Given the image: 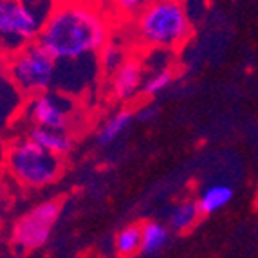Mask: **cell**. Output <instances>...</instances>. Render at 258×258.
Instances as JSON below:
<instances>
[{
	"label": "cell",
	"mask_w": 258,
	"mask_h": 258,
	"mask_svg": "<svg viewBox=\"0 0 258 258\" xmlns=\"http://www.w3.org/2000/svg\"><path fill=\"white\" fill-rule=\"evenodd\" d=\"M38 42L58 61L83 60L98 56L110 42V26L92 6L67 0L52 9L40 31Z\"/></svg>",
	"instance_id": "obj_1"
},
{
	"label": "cell",
	"mask_w": 258,
	"mask_h": 258,
	"mask_svg": "<svg viewBox=\"0 0 258 258\" xmlns=\"http://www.w3.org/2000/svg\"><path fill=\"white\" fill-rule=\"evenodd\" d=\"M132 33L143 47L172 51L191 35V20L181 0H155L134 18Z\"/></svg>",
	"instance_id": "obj_2"
},
{
	"label": "cell",
	"mask_w": 258,
	"mask_h": 258,
	"mask_svg": "<svg viewBox=\"0 0 258 258\" xmlns=\"http://www.w3.org/2000/svg\"><path fill=\"white\" fill-rule=\"evenodd\" d=\"M63 157L43 150L27 136L8 141L4 170L22 188L40 189L52 184L63 173Z\"/></svg>",
	"instance_id": "obj_3"
},
{
	"label": "cell",
	"mask_w": 258,
	"mask_h": 258,
	"mask_svg": "<svg viewBox=\"0 0 258 258\" xmlns=\"http://www.w3.org/2000/svg\"><path fill=\"white\" fill-rule=\"evenodd\" d=\"M6 76L26 98H33L54 87L58 60L36 40L8 54Z\"/></svg>",
	"instance_id": "obj_4"
},
{
	"label": "cell",
	"mask_w": 258,
	"mask_h": 258,
	"mask_svg": "<svg viewBox=\"0 0 258 258\" xmlns=\"http://www.w3.org/2000/svg\"><path fill=\"white\" fill-rule=\"evenodd\" d=\"M45 18L27 0H0V49L8 54L38 40Z\"/></svg>",
	"instance_id": "obj_5"
},
{
	"label": "cell",
	"mask_w": 258,
	"mask_h": 258,
	"mask_svg": "<svg viewBox=\"0 0 258 258\" xmlns=\"http://www.w3.org/2000/svg\"><path fill=\"white\" fill-rule=\"evenodd\" d=\"M61 213V203L51 199L38 206L31 208L27 213L15 222L11 231V242L22 251H35L47 244L54 224Z\"/></svg>",
	"instance_id": "obj_6"
},
{
	"label": "cell",
	"mask_w": 258,
	"mask_h": 258,
	"mask_svg": "<svg viewBox=\"0 0 258 258\" xmlns=\"http://www.w3.org/2000/svg\"><path fill=\"white\" fill-rule=\"evenodd\" d=\"M22 116L29 121V126L69 130L76 119V105L69 96L61 92H42L27 98Z\"/></svg>",
	"instance_id": "obj_7"
},
{
	"label": "cell",
	"mask_w": 258,
	"mask_h": 258,
	"mask_svg": "<svg viewBox=\"0 0 258 258\" xmlns=\"http://www.w3.org/2000/svg\"><path fill=\"white\" fill-rule=\"evenodd\" d=\"M145 69L143 61L134 56H126V60L110 74V94L119 103H128L143 91L145 83Z\"/></svg>",
	"instance_id": "obj_8"
},
{
	"label": "cell",
	"mask_w": 258,
	"mask_h": 258,
	"mask_svg": "<svg viewBox=\"0 0 258 258\" xmlns=\"http://www.w3.org/2000/svg\"><path fill=\"white\" fill-rule=\"evenodd\" d=\"M29 139L40 145L43 150L51 152L58 157H67L74 148V138L69 130H54V128H42V126H29L26 134Z\"/></svg>",
	"instance_id": "obj_9"
},
{
	"label": "cell",
	"mask_w": 258,
	"mask_h": 258,
	"mask_svg": "<svg viewBox=\"0 0 258 258\" xmlns=\"http://www.w3.org/2000/svg\"><path fill=\"white\" fill-rule=\"evenodd\" d=\"M233 199V188L226 182H217L211 184L204 189L203 194L199 195L197 206L203 215H211L215 211L226 208Z\"/></svg>",
	"instance_id": "obj_10"
},
{
	"label": "cell",
	"mask_w": 258,
	"mask_h": 258,
	"mask_svg": "<svg viewBox=\"0 0 258 258\" xmlns=\"http://www.w3.org/2000/svg\"><path fill=\"white\" fill-rule=\"evenodd\" d=\"M136 117L130 108H121V110H116L105 121L103 125L99 126L98 134H96V141L101 145V147H107L110 143H114L121 134L128 128V125L132 123V119Z\"/></svg>",
	"instance_id": "obj_11"
},
{
	"label": "cell",
	"mask_w": 258,
	"mask_h": 258,
	"mask_svg": "<svg viewBox=\"0 0 258 258\" xmlns=\"http://www.w3.org/2000/svg\"><path fill=\"white\" fill-rule=\"evenodd\" d=\"M201 217L203 213L199 210L197 201H182L172 208L166 226L175 233H186L199 222Z\"/></svg>",
	"instance_id": "obj_12"
},
{
	"label": "cell",
	"mask_w": 258,
	"mask_h": 258,
	"mask_svg": "<svg viewBox=\"0 0 258 258\" xmlns=\"http://www.w3.org/2000/svg\"><path fill=\"white\" fill-rule=\"evenodd\" d=\"M170 238V228L157 220H147L141 224V253L152 254L161 251Z\"/></svg>",
	"instance_id": "obj_13"
},
{
	"label": "cell",
	"mask_w": 258,
	"mask_h": 258,
	"mask_svg": "<svg viewBox=\"0 0 258 258\" xmlns=\"http://www.w3.org/2000/svg\"><path fill=\"white\" fill-rule=\"evenodd\" d=\"M114 249L119 258H132L141 253V224H128L114 237Z\"/></svg>",
	"instance_id": "obj_14"
},
{
	"label": "cell",
	"mask_w": 258,
	"mask_h": 258,
	"mask_svg": "<svg viewBox=\"0 0 258 258\" xmlns=\"http://www.w3.org/2000/svg\"><path fill=\"white\" fill-rule=\"evenodd\" d=\"M18 89L13 85V83L9 82L8 76L0 82V132L4 128H8L17 116H22V112H24V107H15L13 105V96L18 94Z\"/></svg>",
	"instance_id": "obj_15"
},
{
	"label": "cell",
	"mask_w": 258,
	"mask_h": 258,
	"mask_svg": "<svg viewBox=\"0 0 258 258\" xmlns=\"http://www.w3.org/2000/svg\"><path fill=\"white\" fill-rule=\"evenodd\" d=\"M173 82V71L170 67H163L150 74L143 83V94L147 98H157L161 92H164Z\"/></svg>",
	"instance_id": "obj_16"
},
{
	"label": "cell",
	"mask_w": 258,
	"mask_h": 258,
	"mask_svg": "<svg viewBox=\"0 0 258 258\" xmlns=\"http://www.w3.org/2000/svg\"><path fill=\"white\" fill-rule=\"evenodd\" d=\"M125 60H126V56H125V52H123V47L116 42H108L107 45L98 52L99 69L103 71L105 74H112Z\"/></svg>",
	"instance_id": "obj_17"
},
{
	"label": "cell",
	"mask_w": 258,
	"mask_h": 258,
	"mask_svg": "<svg viewBox=\"0 0 258 258\" xmlns=\"http://www.w3.org/2000/svg\"><path fill=\"white\" fill-rule=\"evenodd\" d=\"M155 0H112V6L121 17L136 18L143 9H147Z\"/></svg>",
	"instance_id": "obj_18"
},
{
	"label": "cell",
	"mask_w": 258,
	"mask_h": 258,
	"mask_svg": "<svg viewBox=\"0 0 258 258\" xmlns=\"http://www.w3.org/2000/svg\"><path fill=\"white\" fill-rule=\"evenodd\" d=\"M157 116V107L154 103H147L143 105L138 112H136V119L143 121V123H147V121H152L154 117Z\"/></svg>",
	"instance_id": "obj_19"
},
{
	"label": "cell",
	"mask_w": 258,
	"mask_h": 258,
	"mask_svg": "<svg viewBox=\"0 0 258 258\" xmlns=\"http://www.w3.org/2000/svg\"><path fill=\"white\" fill-rule=\"evenodd\" d=\"M8 74V52L0 49V82L6 78Z\"/></svg>",
	"instance_id": "obj_20"
},
{
	"label": "cell",
	"mask_w": 258,
	"mask_h": 258,
	"mask_svg": "<svg viewBox=\"0 0 258 258\" xmlns=\"http://www.w3.org/2000/svg\"><path fill=\"white\" fill-rule=\"evenodd\" d=\"M6 150H8V141H4V139H2V136H0V170H4Z\"/></svg>",
	"instance_id": "obj_21"
}]
</instances>
